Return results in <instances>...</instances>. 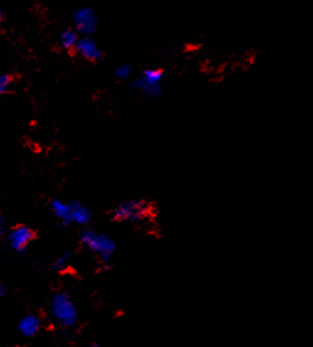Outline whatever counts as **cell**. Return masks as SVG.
<instances>
[{
  "label": "cell",
  "instance_id": "6da1fadb",
  "mask_svg": "<svg viewBox=\"0 0 313 347\" xmlns=\"http://www.w3.org/2000/svg\"><path fill=\"white\" fill-rule=\"evenodd\" d=\"M80 243L93 252L102 263H107L114 256L116 243L111 236L94 229H85L80 235Z\"/></svg>",
  "mask_w": 313,
  "mask_h": 347
},
{
  "label": "cell",
  "instance_id": "7a4b0ae2",
  "mask_svg": "<svg viewBox=\"0 0 313 347\" xmlns=\"http://www.w3.org/2000/svg\"><path fill=\"white\" fill-rule=\"evenodd\" d=\"M51 313L62 326H72L77 322L78 309L67 293L58 292L51 302Z\"/></svg>",
  "mask_w": 313,
  "mask_h": 347
},
{
  "label": "cell",
  "instance_id": "3957f363",
  "mask_svg": "<svg viewBox=\"0 0 313 347\" xmlns=\"http://www.w3.org/2000/svg\"><path fill=\"white\" fill-rule=\"evenodd\" d=\"M149 204L136 198L122 201L112 211V216L120 222H141L149 216Z\"/></svg>",
  "mask_w": 313,
  "mask_h": 347
},
{
  "label": "cell",
  "instance_id": "277c9868",
  "mask_svg": "<svg viewBox=\"0 0 313 347\" xmlns=\"http://www.w3.org/2000/svg\"><path fill=\"white\" fill-rule=\"evenodd\" d=\"M164 73L159 68L143 69L141 77L136 78L132 82V88L141 91L144 95L150 98H156L162 94V82Z\"/></svg>",
  "mask_w": 313,
  "mask_h": 347
},
{
  "label": "cell",
  "instance_id": "5b68a950",
  "mask_svg": "<svg viewBox=\"0 0 313 347\" xmlns=\"http://www.w3.org/2000/svg\"><path fill=\"white\" fill-rule=\"evenodd\" d=\"M74 30L78 35L82 36H91L98 29V16L91 8H79L73 15Z\"/></svg>",
  "mask_w": 313,
  "mask_h": 347
},
{
  "label": "cell",
  "instance_id": "8992f818",
  "mask_svg": "<svg viewBox=\"0 0 313 347\" xmlns=\"http://www.w3.org/2000/svg\"><path fill=\"white\" fill-rule=\"evenodd\" d=\"M74 50L77 51L78 55L82 56L86 61L96 62L102 58V51L100 50L99 45L91 37L84 36L78 40V44Z\"/></svg>",
  "mask_w": 313,
  "mask_h": 347
},
{
  "label": "cell",
  "instance_id": "52a82bcc",
  "mask_svg": "<svg viewBox=\"0 0 313 347\" xmlns=\"http://www.w3.org/2000/svg\"><path fill=\"white\" fill-rule=\"evenodd\" d=\"M34 238V230L30 229L29 227H25V225H19V227L14 228L12 234H10V243H12V246L15 250L21 251L31 243Z\"/></svg>",
  "mask_w": 313,
  "mask_h": 347
},
{
  "label": "cell",
  "instance_id": "ba28073f",
  "mask_svg": "<svg viewBox=\"0 0 313 347\" xmlns=\"http://www.w3.org/2000/svg\"><path fill=\"white\" fill-rule=\"evenodd\" d=\"M71 207V223H74L77 225H88L91 220V211L88 206L79 201H72L69 202Z\"/></svg>",
  "mask_w": 313,
  "mask_h": 347
},
{
  "label": "cell",
  "instance_id": "9c48e42d",
  "mask_svg": "<svg viewBox=\"0 0 313 347\" xmlns=\"http://www.w3.org/2000/svg\"><path fill=\"white\" fill-rule=\"evenodd\" d=\"M51 208H52L53 214L63 223H71V207L69 202H64L61 200H53L51 202Z\"/></svg>",
  "mask_w": 313,
  "mask_h": 347
},
{
  "label": "cell",
  "instance_id": "30bf717a",
  "mask_svg": "<svg viewBox=\"0 0 313 347\" xmlns=\"http://www.w3.org/2000/svg\"><path fill=\"white\" fill-rule=\"evenodd\" d=\"M40 326H41V321H40V319L36 315L25 316L20 321V325H19L20 331L26 336L35 335L40 330Z\"/></svg>",
  "mask_w": 313,
  "mask_h": 347
},
{
  "label": "cell",
  "instance_id": "8fae6325",
  "mask_svg": "<svg viewBox=\"0 0 313 347\" xmlns=\"http://www.w3.org/2000/svg\"><path fill=\"white\" fill-rule=\"evenodd\" d=\"M79 35L75 30L68 29L66 31H63L61 34V37H59V41H61L62 48L67 51H72L74 50L75 46L78 44V40H79Z\"/></svg>",
  "mask_w": 313,
  "mask_h": 347
},
{
  "label": "cell",
  "instance_id": "7c38bea8",
  "mask_svg": "<svg viewBox=\"0 0 313 347\" xmlns=\"http://www.w3.org/2000/svg\"><path fill=\"white\" fill-rule=\"evenodd\" d=\"M132 74V69L129 66H126V64H122V66H118L117 68L115 69V75L117 79L125 80L128 79Z\"/></svg>",
  "mask_w": 313,
  "mask_h": 347
},
{
  "label": "cell",
  "instance_id": "4fadbf2b",
  "mask_svg": "<svg viewBox=\"0 0 313 347\" xmlns=\"http://www.w3.org/2000/svg\"><path fill=\"white\" fill-rule=\"evenodd\" d=\"M69 260H71V254L69 252H64V254L59 255L57 259L55 260L53 262V266L57 270H63V268L67 267V265L69 263Z\"/></svg>",
  "mask_w": 313,
  "mask_h": 347
},
{
  "label": "cell",
  "instance_id": "5bb4252c",
  "mask_svg": "<svg viewBox=\"0 0 313 347\" xmlns=\"http://www.w3.org/2000/svg\"><path fill=\"white\" fill-rule=\"evenodd\" d=\"M13 84V78L10 75H0V95L7 93Z\"/></svg>",
  "mask_w": 313,
  "mask_h": 347
},
{
  "label": "cell",
  "instance_id": "9a60e30c",
  "mask_svg": "<svg viewBox=\"0 0 313 347\" xmlns=\"http://www.w3.org/2000/svg\"><path fill=\"white\" fill-rule=\"evenodd\" d=\"M3 18H4V13H3V10L0 9V21L3 20Z\"/></svg>",
  "mask_w": 313,
  "mask_h": 347
},
{
  "label": "cell",
  "instance_id": "2e32d148",
  "mask_svg": "<svg viewBox=\"0 0 313 347\" xmlns=\"http://www.w3.org/2000/svg\"><path fill=\"white\" fill-rule=\"evenodd\" d=\"M4 290H5V289H4V287H3L2 284H0V295H2L3 293H4Z\"/></svg>",
  "mask_w": 313,
  "mask_h": 347
},
{
  "label": "cell",
  "instance_id": "e0dca14e",
  "mask_svg": "<svg viewBox=\"0 0 313 347\" xmlns=\"http://www.w3.org/2000/svg\"><path fill=\"white\" fill-rule=\"evenodd\" d=\"M0 230H2V219H0Z\"/></svg>",
  "mask_w": 313,
  "mask_h": 347
},
{
  "label": "cell",
  "instance_id": "ac0fdd59",
  "mask_svg": "<svg viewBox=\"0 0 313 347\" xmlns=\"http://www.w3.org/2000/svg\"><path fill=\"white\" fill-rule=\"evenodd\" d=\"M94 347H96V346H94Z\"/></svg>",
  "mask_w": 313,
  "mask_h": 347
}]
</instances>
